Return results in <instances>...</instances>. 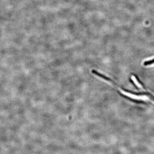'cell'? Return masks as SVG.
Listing matches in <instances>:
<instances>
[{
    "label": "cell",
    "mask_w": 154,
    "mask_h": 154,
    "mask_svg": "<svg viewBox=\"0 0 154 154\" xmlns=\"http://www.w3.org/2000/svg\"><path fill=\"white\" fill-rule=\"evenodd\" d=\"M99 77L102 79L105 80V81H107V82H109L112 83L113 85L116 86H117V87L120 88L121 90H123L125 92H127V93H129L133 95H136V96H144V95H146V96H148L149 98L150 99H152L154 97V96H153L152 94H150L149 93H147V92H138V93H136V92H133V91H129V90H127V89H125V88H123L122 86L119 85L118 84H116L115 82L113 81V80L109 78V77L103 74H101Z\"/></svg>",
    "instance_id": "obj_1"
},
{
    "label": "cell",
    "mask_w": 154,
    "mask_h": 154,
    "mask_svg": "<svg viewBox=\"0 0 154 154\" xmlns=\"http://www.w3.org/2000/svg\"><path fill=\"white\" fill-rule=\"evenodd\" d=\"M154 63V59L151 60L146 61L144 63V65L145 66H149L152 64Z\"/></svg>",
    "instance_id": "obj_2"
}]
</instances>
